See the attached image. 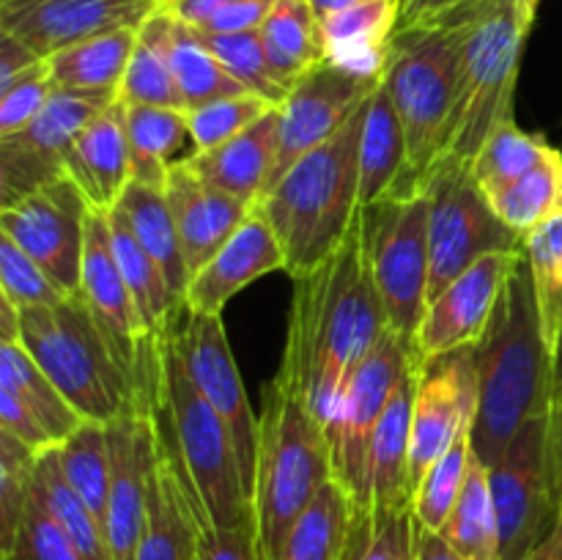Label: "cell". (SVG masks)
<instances>
[{
    "label": "cell",
    "mask_w": 562,
    "mask_h": 560,
    "mask_svg": "<svg viewBox=\"0 0 562 560\" xmlns=\"http://www.w3.org/2000/svg\"><path fill=\"white\" fill-rule=\"evenodd\" d=\"M0 294L16 307H44L69 300V291L55 283L16 242L0 234Z\"/></svg>",
    "instance_id": "681fc988"
},
{
    "label": "cell",
    "mask_w": 562,
    "mask_h": 560,
    "mask_svg": "<svg viewBox=\"0 0 562 560\" xmlns=\"http://www.w3.org/2000/svg\"><path fill=\"white\" fill-rule=\"evenodd\" d=\"M431 195H390L360 209L362 247L387 324L415 349L417 329L428 307L431 245H428Z\"/></svg>",
    "instance_id": "9c48e42d"
},
{
    "label": "cell",
    "mask_w": 562,
    "mask_h": 560,
    "mask_svg": "<svg viewBox=\"0 0 562 560\" xmlns=\"http://www.w3.org/2000/svg\"><path fill=\"white\" fill-rule=\"evenodd\" d=\"M360 3V0H311L313 11H316L318 20H327V16L338 14V11L349 9V5Z\"/></svg>",
    "instance_id": "6125c7cd"
},
{
    "label": "cell",
    "mask_w": 562,
    "mask_h": 560,
    "mask_svg": "<svg viewBox=\"0 0 562 560\" xmlns=\"http://www.w3.org/2000/svg\"><path fill=\"white\" fill-rule=\"evenodd\" d=\"M20 344L86 421L110 423L135 401L80 294L58 305L20 307Z\"/></svg>",
    "instance_id": "ba28073f"
},
{
    "label": "cell",
    "mask_w": 562,
    "mask_h": 560,
    "mask_svg": "<svg viewBox=\"0 0 562 560\" xmlns=\"http://www.w3.org/2000/svg\"><path fill=\"white\" fill-rule=\"evenodd\" d=\"M198 560H263L256 516H247L236 527H214L209 519H198Z\"/></svg>",
    "instance_id": "f5cc1de1"
},
{
    "label": "cell",
    "mask_w": 562,
    "mask_h": 560,
    "mask_svg": "<svg viewBox=\"0 0 562 560\" xmlns=\"http://www.w3.org/2000/svg\"><path fill=\"white\" fill-rule=\"evenodd\" d=\"M497 217L519 236L532 234L549 220L562 217V152L549 148L547 157L510 190L492 201Z\"/></svg>",
    "instance_id": "ab89813d"
},
{
    "label": "cell",
    "mask_w": 562,
    "mask_h": 560,
    "mask_svg": "<svg viewBox=\"0 0 562 560\" xmlns=\"http://www.w3.org/2000/svg\"><path fill=\"white\" fill-rule=\"evenodd\" d=\"M499 527V560H527L560 519L562 461L552 415L525 423L488 467Z\"/></svg>",
    "instance_id": "30bf717a"
},
{
    "label": "cell",
    "mask_w": 562,
    "mask_h": 560,
    "mask_svg": "<svg viewBox=\"0 0 562 560\" xmlns=\"http://www.w3.org/2000/svg\"><path fill=\"white\" fill-rule=\"evenodd\" d=\"M55 88L58 86L53 80V69H49L47 60H42L31 71L16 77L5 91H0V137L25 130L42 113Z\"/></svg>",
    "instance_id": "816d5d0a"
},
{
    "label": "cell",
    "mask_w": 562,
    "mask_h": 560,
    "mask_svg": "<svg viewBox=\"0 0 562 560\" xmlns=\"http://www.w3.org/2000/svg\"><path fill=\"white\" fill-rule=\"evenodd\" d=\"M525 250L488 253L477 258L470 269H464L453 283L445 285L439 296L428 302L426 316L417 329L415 362L475 346L486 333L505 280Z\"/></svg>",
    "instance_id": "ffe728a7"
},
{
    "label": "cell",
    "mask_w": 562,
    "mask_h": 560,
    "mask_svg": "<svg viewBox=\"0 0 562 560\" xmlns=\"http://www.w3.org/2000/svg\"><path fill=\"white\" fill-rule=\"evenodd\" d=\"M274 3H278V0H236V3L220 9L214 16H209L198 31L203 33L261 31L267 16L272 14Z\"/></svg>",
    "instance_id": "11a10c76"
},
{
    "label": "cell",
    "mask_w": 562,
    "mask_h": 560,
    "mask_svg": "<svg viewBox=\"0 0 562 560\" xmlns=\"http://www.w3.org/2000/svg\"><path fill=\"white\" fill-rule=\"evenodd\" d=\"M137 27L99 33V36L55 53L53 58H47L55 86L75 88V91L119 93L126 64L132 58V49H135Z\"/></svg>",
    "instance_id": "d6a6232c"
},
{
    "label": "cell",
    "mask_w": 562,
    "mask_h": 560,
    "mask_svg": "<svg viewBox=\"0 0 562 560\" xmlns=\"http://www.w3.org/2000/svg\"><path fill=\"white\" fill-rule=\"evenodd\" d=\"M198 31V27H195ZM201 42L214 53V58L241 82L250 93H258L267 102L283 104L289 97V86L280 80L269 60L267 44H263L261 31L245 33H203L198 31Z\"/></svg>",
    "instance_id": "ee69618b"
},
{
    "label": "cell",
    "mask_w": 562,
    "mask_h": 560,
    "mask_svg": "<svg viewBox=\"0 0 562 560\" xmlns=\"http://www.w3.org/2000/svg\"><path fill=\"white\" fill-rule=\"evenodd\" d=\"M291 280L283 357L300 368L307 401L327 432L346 382L390 327L362 247L360 217L327 264Z\"/></svg>",
    "instance_id": "6da1fadb"
},
{
    "label": "cell",
    "mask_w": 562,
    "mask_h": 560,
    "mask_svg": "<svg viewBox=\"0 0 562 560\" xmlns=\"http://www.w3.org/2000/svg\"><path fill=\"white\" fill-rule=\"evenodd\" d=\"M33 489L47 505L49 514L58 519L66 536L75 541L86 560H113L110 555L108 536H104L102 522L93 516V511L77 497L75 489L64 478V470L58 464V450L49 448L36 456V467H33Z\"/></svg>",
    "instance_id": "8d00e7d4"
},
{
    "label": "cell",
    "mask_w": 562,
    "mask_h": 560,
    "mask_svg": "<svg viewBox=\"0 0 562 560\" xmlns=\"http://www.w3.org/2000/svg\"><path fill=\"white\" fill-rule=\"evenodd\" d=\"M552 423H554V443H558V453L562 461V410L552 412Z\"/></svg>",
    "instance_id": "03108f58"
},
{
    "label": "cell",
    "mask_w": 562,
    "mask_h": 560,
    "mask_svg": "<svg viewBox=\"0 0 562 560\" xmlns=\"http://www.w3.org/2000/svg\"><path fill=\"white\" fill-rule=\"evenodd\" d=\"M168 58L176 86H179L181 99H184V110L201 108V104L214 102V99L250 93L214 58V53L201 42L195 27L184 25L179 20L173 22V33H170Z\"/></svg>",
    "instance_id": "74e56055"
},
{
    "label": "cell",
    "mask_w": 562,
    "mask_h": 560,
    "mask_svg": "<svg viewBox=\"0 0 562 560\" xmlns=\"http://www.w3.org/2000/svg\"><path fill=\"white\" fill-rule=\"evenodd\" d=\"M278 130L280 110L272 108L223 146L190 152L184 159L206 184L256 206L267 192L278 163Z\"/></svg>",
    "instance_id": "cb8c5ba5"
},
{
    "label": "cell",
    "mask_w": 562,
    "mask_h": 560,
    "mask_svg": "<svg viewBox=\"0 0 562 560\" xmlns=\"http://www.w3.org/2000/svg\"><path fill=\"white\" fill-rule=\"evenodd\" d=\"M108 220L115 261H119L121 275H124L132 302H135L137 313H140L143 327L151 335V340L162 338L170 329V324L184 313V305L173 296L168 278L157 267V261L143 250L126 214L119 206H113L108 212Z\"/></svg>",
    "instance_id": "f1b7e54d"
},
{
    "label": "cell",
    "mask_w": 562,
    "mask_h": 560,
    "mask_svg": "<svg viewBox=\"0 0 562 560\" xmlns=\"http://www.w3.org/2000/svg\"><path fill=\"white\" fill-rule=\"evenodd\" d=\"M442 536L464 560H499V527L488 467L472 453L467 483L442 527Z\"/></svg>",
    "instance_id": "d590c367"
},
{
    "label": "cell",
    "mask_w": 562,
    "mask_h": 560,
    "mask_svg": "<svg viewBox=\"0 0 562 560\" xmlns=\"http://www.w3.org/2000/svg\"><path fill=\"white\" fill-rule=\"evenodd\" d=\"M159 5L162 0H0V31L47 60L99 33L143 25Z\"/></svg>",
    "instance_id": "d6986e66"
},
{
    "label": "cell",
    "mask_w": 562,
    "mask_h": 560,
    "mask_svg": "<svg viewBox=\"0 0 562 560\" xmlns=\"http://www.w3.org/2000/svg\"><path fill=\"white\" fill-rule=\"evenodd\" d=\"M0 384L9 388L60 445L69 439L86 417L66 401V395L49 382L47 373L38 368L22 344H0Z\"/></svg>",
    "instance_id": "e575fe53"
},
{
    "label": "cell",
    "mask_w": 562,
    "mask_h": 560,
    "mask_svg": "<svg viewBox=\"0 0 562 560\" xmlns=\"http://www.w3.org/2000/svg\"><path fill=\"white\" fill-rule=\"evenodd\" d=\"M525 253L532 272V285H536L543 338L558 360L562 346V217L549 220L541 228L527 234Z\"/></svg>",
    "instance_id": "7bdbcfd3"
},
{
    "label": "cell",
    "mask_w": 562,
    "mask_h": 560,
    "mask_svg": "<svg viewBox=\"0 0 562 560\" xmlns=\"http://www.w3.org/2000/svg\"><path fill=\"white\" fill-rule=\"evenodd\" d=\"M412 406H415V366L401 377L382 423L373 437L371 483L373 511L412 508L409 481V434Z\"/></svg>",
    "instance_id": "4316f807"
},
{
    "label": "cell",
    "mask_w": 562,
    "mask_h": 560,
    "mask_svg": "<svg viewBox=\"0 0 562 560\" xmlns=\"http://www.w3.org/2000/svg\"><path fill=\"white\" fill-rule=\"evenodd\" d=\"M170 335L176 340L187 373L198 384L209 404L217 410L234 437L239 453L245 489L252 497V478H256L258 453V417L247 399L245 382L231 355L228 335H225L223 316H201V313H181L170 324ZM252 505V503H250Z\"/></svg>",
    "instance_id": "ac0fdd59"
},
{
    "label": "cell",
    "mask_w": 562,
    "mask_h": 560,
    "mask_svg": "<svg viewBox=\"0 0 562 560\" xmlns=\"http://www.w3.org/2000/svg\"><path fill=\"white\" fill-rule=\"evenodd\" d=\"M472 461V432L456 437V443L439 456L431 464V470L423 475L420 486L415 489L412 497V514L415 522L426 530L442 533L445 522H448L450 511H453L456 500H459L461 489L467 483V472H470Z\"/></svg>",
    "instance_id": "f6af8a7d"
},
{
    "label": "cell",
    "mask_w": 562,
    "mask_h": 560,
    "mask_svg": "<svg viewBox=\"0 0 562 560\" xmlns=\"http://www.w3.org/2000/svg\"><path fill=\"white\" fill-rule=\"evenodd\" d=\"M351 527V503L344 489L327 481L296 519L278 560H340Z\"/></svg>",
    "instance_id": "f35d334b"
},
{
    "label": "cell",
    "mask_w": 562,
    "mask_h": 560,
    "mask_svg": "<svg viewBox=\"0 0 562 560\" xmlns=\"http://www.w3.org/2000/svg\"><path fill=\"white\" fill-rule=\"evenodd\" d=\"M327 481H333L327 432L307 401L300 368L289 357H280L258 417L250 497L263 560L280 558L296 519Z\"/></svg>",
    "instance_id": "3957f363"
},
{
    "label": "cell",
    "mask_w": 562,
    "mask_h": 560,
    "mask_svg": "<svg viewBox=\"0 0 562 560\" xmlns=\"http://www.w3.org/2000/svg\"><path fill=\"white\" fill-rule=\"evenodd\" d=\"M44 58H38L25 42H20L11 33L0 31V91L11 86L16 77H22L25 71H31L33 66L42 64Z\"/></svg>",
    "instance_id": "9f6ffc18"
},
{
    "label": "cell",
    "mask_w": 562,
    "mask_h": 560,
    "mask_svg": "<svg viewBox=\"0 0 562 560\" xmlns=\"http://www.w3.org/2000/svg\"><path fill=\"white\" fill-rule=\"evenodd\" d=\"M382 77L360 75L346 66L322 60L296 77L289 97L280 104L278 163L267 192L289 173L291 165L338 135L346 121L371 99ZM263 192V195H267Z\"/></svg>",
    "instance_id": "e0dca14e"
},
{
    "label": "cell",
    "mask_w": 562,
    "mask_h": 560,
    "mask_svg": "<svg viewBox=\"0 0 562 560\" xmlns=\"http://www.w3.org/2000/svg\"><path fill=\"white\" fill-rule=\"evenodd\" d=\"M261 36L274 71L289 88L296 77L324 60L322 20L311 0H278L261 25Z\"/></svg>",
    "instance_id": "836d02e7"
},
{
    "label": "cell",
    "mask_w": 562,
    "mask_h": 560,
    "mask_svg": "<svg viewBox=\"0 0 562 560\" xmlns=\"http://www.w3.org/2000/svg\"><path fill=\"white\" fill-rule=\"evenodd\" d=\"M554 533H558V560H562V505H560V519H558V527H554Z\"/></svg>",
    "instance_id": "003e7915"
},
{
    "label": "cell",
    "mask_w": 562,
    "mask_h": 560,
    "mask_svg": "<svg viewBox=\"0 0 562 560\" xmlns=\"http://www.w3.org/2000/svg\"><path fill=\"white\" fill-rule=\"evenodd\" d=\"M406 165H409V146H406L404 124L390 93L379 82L362 126L360 206H371L393 195L404 181Z\"/></svg>",
    "instance_id": "83f0119b"
},
{
    "label": "cell",
    "mask_w": 562,
    "mask_h": 560,
    "mask_svg": "<svg viewBox=\"0 0 562 560\" xmlns=\"http://www.w3.org/2000/svg\"><path fill=\"white\" fill-rule=\"evenodd\" d=\"M415 560H464L448 541L442 533L426 530L415 522Z\"/></svg>",
    "instance_id": "91938a15"
},
{
    "label": "cell",
    "mask_w": 562,
    "mask_h": 560,
    "mask_svg": "<svg viewBox=\"0 0 562 560\" xmlns=\"http://www.w3.org/2000/svg\"><path fill=\"white\" fill-rule=\"evenodd\" d=\"M119 99L110 91L55 88L42 113L22 132L0 137V209L66 173V154L82 126Z\"/></svg>",
    "instance_id": "5bb4252c"
},
{
    "label": "cell",
    "mask_w": 562,
    "mask_h": 560,
    "mask_svg": "<svg viewBox=\"0 0 562 560\" xmlns=\"http://www.w3.org/2000/svg\"><path fill=\"white\" fill-rule=\"evenodd\" d=\"M549 148H552V143L547 137L521 132L516 121L510 119L499 124L486 141V146L481 148V154H477L470 168L472 179L477 181L483 195L492 203L494 198L510 190L521 176L530 173L547 157Z\"/></svg>",
    "instance_id": "60d3db41"
},
{
    "label": "cell",
    "mask_w": 562,
    "mask_h": 560,
    "mask_svg": "<svg viewBox=\"0 0 562 560\" xmlns=\"http://www.w3.org/2000/svg\"><path fill=\"white\" fill-rule=\"evenodd\" d=\"M165 198H168L170 214L179 231L190 278L234 236V231L252 212L250 203L206 184L184 157L170 165Z\"/></svg>",
    "instance_id": "7402d4cb"
},
{
    "label": "cell",
    "mask_w": 562,
    "mask_h": 560,
    "mask_svg": "<svg viewBox=\"0 0 562 560\" xmlns=\"http://www.w3.org/2000/svg\"><path fill=\"white\" fill-rule=\"evenodd\" d=\"M0 432L16 437L36 453L55 448V439L49 437L44 423L3 384H0Z\"/></svg>",
    "instance_id": "db71d44e"
},
{
    "label": "cell",
    "mask_w": 562,
    "mask_h": 560,
    "mask_svg": "<svg viewBox=\"0 0 562 560\" xmlns=\"http://www.w3.org/2000/svg\"><path fill=\"white\" fill-rule=\"evenodd\" d=\"M431 220H428V245H431V278L428 302L453 283L464 269L488 253L525 250V236L510 231L488 198L472 179L470 168L445 165L428 181Z\"/></svg>",
    "instance_id": "7c38bea8"
},
{
    "label": "cell",
    "mask_w": 562,
    "mask_h": 560,
    "mask_svg": "<svg viewBox=\"0 0 562 560\" xmlns=\"http://www.w3.org/2000/svg\"><path fill=\"white\" fill-rule=\"evenodd\" d=\"M562 410V346L558 351V360H554V410Z\"/></svg>",
    "instance_id": "e7e4bbea"
},
{
    "label": "cell",
    "mask_w": 562,
    "mask_h": 560,
    "mask_svg": "<svg viewBox=\"0 0 562 560\" xmlns=\"http://www.w3.org/2000/svg\"><path fill=\"white\" fill-rule=\"evenodd\" d=\"M536 5L538 0H472L434 20L453 27L461 47L453 119L434 173L445 165L472 168L492 132L514 119L516 80Z\"/></svg>",
    "instance_id": "277c9868"
},
{
    "label": "cell",
    "mask_w": 562,
    "mask_h": 560,
    "mask_svg": "<svg viewBox=\"0 0 562 560\" xmlns=\"http://www.w3.org/2000/svg\"><path fill=\"white\" fill-rule=\"evenodd\" d=\"M173 16L159 5L140 27H137L135 49L126 64L124 80H121L119 99L126 104H159V108L184 110L179 86L170 71V33H173Z\"/></svg>",
    "instance_id": "1f68e13d"
},
{
    "label": "cell",
    "mask_w": 562,
    "mask_h": 560,
    "mask_svg": "<svg viewBox=\"0 0 562 560\" xmlns=\"http://www.w3.org/2000/svg\"><path fill=\"white\" fill-rule=\"evenodd\" d=\"M0 344H20V307L0 294Z\"/></svg>",
    "instance_id": "94428289"
},
{
    "label": "cell",
    "mask_w": 562,
    "mask_h": 560,
    "mask_svg": "<svg viewBox=\"0 0 562 560\" xmlns=\"http://www.w3.org/2000/svg\"><path fill=\"white\" fill-rule=\"evenodd\" d=\"M401 22V0H360L322 20L324 60L360 75H384L387 49Z\"/></svg>",
    "instance_id": "484cf974"
},
{
    "label": "cell",
    "mask_w": 562,
    "mask_h": 560,
    "mask_svg": "<svg viewBox=\"0 0 562 560\" xmlns=\"http://www.w3.org/2000/svg\"><path fill=\"white\" fill-rule=\"evenodd\" d=\"M0 560H86L64 527L58 525L31 483L25 514L11 544L0 549Z\"/></svg>",
    "instance_id": "c3c4849f"
},
{
    "label": "cell",
    "mask_w": 562,
    "mask_h": 560,
    "mask_svg": "<svg viewBox=\"0 0 562 560\" xmlns=\"http://www.w3.org/2000/svg\"><path fill=\"white\" fill-rule=\"evenodd\" d=\"M91 203L69 173L0 209V234L22 247L69 294L80 291Z\"/></svg>",
    "instance_id": "2e32d148"
},
{
    "label": "cell",
    "mask_w": 562,
    "mask_h": 560,
    "mask_svg": "<svg viewBox=\"0 0 562 560\" xmlns=\"http://www.w3.org/2000/svg\"><path fill=\"white\" fill-rule=\"evenodd\" d=\"M340 560H415L412 508L373 511L366 519H351Z\"/></svg>",
    "instance_id": "bcb514c9"
},
{
    "label": "cell",
    "mask_w": 562,
    "mask_h": 560,
    "mask_svg": "<svg viewBox=\"0 0 562 560\" xmlns=\"http://www.w3.org/2000/svg\"><path fill=\"white\" fill-rule=\"evenodd\" d=\"M124 121L130 137L132 179L165 190L176 154L190 141L187 110L124 102Z\"/></svg>",
    "instance_id": "4dcf8cb0"
},
{
    "label": "cell",
    "mask_w": 562,
    "mask_h": 560,
    "mask_svg": "<svg viewBox=\"0 0 562 560\" xmlns=\"http://www.w3.org/2000/svg\"><path fill=\"white\" fill-rule=\"evenodd\" d=\"M231 3H236V0H162V11H168L173 20L184 22V25L201 27L209 16H214Z\"/></svg>",
    "instance_id": "680465c9"
},
{
    "label": "cell",
    "mask_w": 562,
    "mask_h": 560,
    "mask_svg": "<svg viewBox=\"0 0 562 560\" xmlns=\"http://www.w3.org/2000/svg\"><path fill=\"white\" fill-rule=\"evenodd\" d=\"M472 3V0H401V22L398 27L412 25H428V22L439 20L448 11L459 9V5Z\"/></svg>",
    "instance_id": "6f0895ef"
},
{
    "label": "cell",
    "mask_w": 562,
    "mask_h": 560,
    "mask_svg": "<svg viewBox=\"0 0 562 560\" xmlns=\"http://www.w3.org/2000/svg\"><path fill=\"white\" fill-rule=\"evenodd\" d=\"M415 366V349L387 327L371 355L357 366L340 393L327 428L333 481L351 503V519L373 516L371 453L373 437L401 377Z\"/></svg>",
    "instance_id": "8fae6325"
},
{
    "label": "cell",
    "mask_w": 562,
    "mask_h": 560,
    "mask_svg": "<svg viewBox=\"0 0 562 560\" xmlns=\"http://www.w3.org/2000/svg\"><path fill=\"white\" fill-rule=\"evenodd\" d=\"M477 415L475 346L415 362V406L409 434L412 497L434 461L472 432Z\"/></svg>",
    "instance_id": "9a60e30c"
},
{
    "label": "cell",
    "mask_w": 562,
    "mask_h": 560,
    "mask_svg": "<svg viewBox=\"0 0 562 560\" xmlns=\"http://www.w3.org/2000/svg\"><path fill=\"white\" fill-rule=\"evenodd\" d=\"M459 33L445 22L398 27L390 42L382 86L406 132L409 165L393 195L426 190L453 119L459 93Z\"/></svg>",
    "instance_id": "52a82bcc"
},
{
    "label": "cell",
    "mask_w": 562,
    "mask_h": 560,
    "mask_svg": "<svg viewBox=\"0 0 562 560\" xmlns=\"http://www.w3.org/2000/svg\"><path fill=\"white\" fill-rule=\"evenodd\" d=\"M66 173L93 209L110 212L119 203L121 192L132 181L130 137L121 99L82 126L66 154Z\"/></svg>",
    "instance_id": "d4e9b609"
},
{
    "label": "cell",
    "mask_w": 562,
    "mask_h": 560,
    "mask_svg": "<svg viewBox=\"0 0 562 560\" xmlns=\"http://www.w3.org/2000/svg\"><path fill=\"white\" fill-rule=\"evenodd\" d=\"M36 450L0 432V549L11 544L31 497Z\"/></svg>",
    "instance_id": "f907efd6"
},
{
    "label": "cell",
    "mask_w": 562,
    "mask_h": 560,
    "mask_svg": "<svg viewBox=\"0 0 562 560\" xmlns=\"http://www.w3.org/2000/svg\"><path fill=\"white\" fill-rule=\"evenodd\" d=\"M477 415L472 453L492 467L525 423L554 410V357L543 338L527 253L508 275L475 344Z\"/></svg>",
    "instance_id": "7a4b0ae2"
},
{
    "label": "cell",
    "mask_w": 562,
    "mask_h": 560,
    "mask_svg": "<svg viewBox=\"0 0 562 560\" xmlns=\"http://www.w3.org/2000/svg\"><path fill=\"white\" fill-rule=\"evenodd\" d=\"M115 206L126 214V220H130L132 231H135L143 250L157 261V267L162 269L165 278H168L173 296L184 305L190 269H187V258L184 250H181L179 231H176L165 190H157V187L140 184V181L132 179L130 184L124 187V192H121Z\"/></svg>",
    "instance_id": "f546056e"
},
{
    "label": "cell",
    "mask_w": 562,
    "mask_h": 560,
    "mask_svg": "<svg viewBox=\"0 0 562 560\" xmlns=\"http://www.w3.org/2000/svg\"><path fill=\"white\" fill-rule=\"evenodd\" d=\"M154 417L187 492L195 494L209 522L214 527H236L252 516L234 437L187 373L170 329L157 338Z\"/></svg>",
    "instance_id": "8992f818"
},
{
    "label": "cell",
    "mask_w": 562,
    "mask_h": 560,
    "mask_svg": "<svg viewBox=\"0 0 562 560\" xmlns=\"http://www.w3.org/2000/svg\"><path fill=\"white\" fill-rule=\"evenodd\" d=\"M55 450H58V464L69 486L104 527L110 492L108 423L82 421V426L69 439L55 445Z\"/></svg>",
    "instance_id": "b9f144b4"
},
{
    "label": "cell",
    "mask_w": 562,
    "mask_h": 560,
    "mask_svg": "<svg viewBox=\"0 0 562 560\" xmlns=\"http://www.w3.org/2000/svg\"><path fill=\"white\" fill-rule=\"evenodd\" d=\"M272 108H278V104L267 102L258 93H239V97L214 99L201 108L187 110L192 152H209V148L223 146L225 141L245 132Z\"/></svg>",
    "instance_id": "7dc6e473"
},
{
    "label": "cell",
    "mask_w": 562,
    "mask_h": 560,
    "mask_svg": "<svg viewBox=\"0 0 562 560\" xmlns=\"http://www.w3.org/2000/svg\"><path fill=\"white\" fill-rule=\"evenodd\" d=\"M368 104L371 99L338 135L296 159L256 203L283 247L291 278L327 264L360 217V146Z\"/></svg>",
    "instance_id": "5b68a950"
},
{
    "label": "cell",
    "mask_w": 562,
    "mask_h": 560,
    "mask_svg": "<svg viewBox=\"0 0 562 560\" xmlns=\"http://www.w3.org/2000/svg\"><path fill=\"white\" fill-rule=\"evenodd\" d=\"M93 324L102 333L110 355L135 388V395L151 382L157 340L146 333L121 275L110 236V220L102 209H91L86 223V253H82L80 291Z\"/></svg>",
    "instance_id": "4fadbf2b"
},
{
    "label": "cell",
    "mask_w": 562,
    "mask_h": 560,
    "mask_svg": "<svg viewBox=\"0 0 562 560\" xmlns=\"http://www.w3.org/2000/svg\"><path fill=\"white\" fill-rule=\"evenodd\" d=\"M157 426V417H154ZM135 560H198V519L168 445L154 432L148 461L146 525Z\"/></svg>",
    "instance_id": "603a6c76"
},
{
    "label": "cell",
    "mask_w": 562,
    "mask_h": 560,
    "mask_svg": "<svg viewBox=\"0 0 562 560\" xmlns=\"http://www.w3.org/2000/svg\"><path fill=\"white\" fill-rule=\"evenodd\" d=\"M269 272H285V256L267 214L252 206L234 236L190 278L184 311L201 313V316H223L225 305L241 289Z\"/></svg>",
    "instance_id": "44dd1931"
},
{
    "label": "cell",
    "mask_w": 562,
    "mask_h": 560,
    "mask_svg": "<svg viewBox=\"0 0 562 560\" xmlns=\"http://www.w3.org/2000/svg\"><path fill=\"white\" fill-rule=\"evenodd\" d=\"M554 527H558V525H554ZM527 560H558V533L552 530V536H549L547 541H543L541 547H538L536 552H532Z\"/></svg>",
    "instance_id": "be15d7a7"
}]
</instances>
